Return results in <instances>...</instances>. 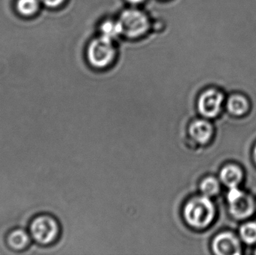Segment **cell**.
I'll list each match as a JSON object with an SVG mask.
<instances>
[{
    "instance_id": "1",
    "label": "cell",
    "mask_w": 256,
    "mask_h": 255,
    "mask_svg": "<svg viewBox=\"0 0 256 255\" xmlns=\"http://www.w3.org/2000/svg\"><path fill=\"white\" fill-rule=\"evenodd\" d=\"M184 217L190 227L203 229L208 227L214 217V207L207 196L190 199L184 208Z\"/></svg>"
},
{
    "instance_id": "2",
    "label": "cell",
    "mask_w": 256,
    "mask_h": 255,
    "mask_svg": "<svg viewBox=\"0 0 256 255\" xmlns=\"http://www.w3.org/2000/svg\"><path fill=\"white\" fill-rule=\"evenodd\" d=\"M32 239L42 246L54 244L60 235V226L56 220L49 215H39L30 223Z\"/></svg>"
},
{
    "instance_id": "3",
    "label": "cell",
    "mask_w": 256,
    "mask_h": 255,
    "mask_svg": "<svg viewBox=\"0 0 256 255\" xmlns=\"http://www.w3.org/2000/svg\"><path fill=\"white\" fill-rule=\"evenodd\" d=\"M116 50L112 40L102 36L90 43L87 56L90 64L98 68L109 65L115 58Z\"/></svg>"
},
{
    "instance_id": "4",
    "label": "cell",
    "mask_w": 256,
    "mask_h": 255,
    "mask_svg": "<svg viewBox=\"0 0 256 255\" xmlns=\"http://www.w3.org/2000/svg\"><path fill=\"white\" fill-rule=\"evenodd\" d=\"M122 34L130 38L140 37L147 31L149 21L143 12L128 9L122 13L118 19Z\"/></svg>"
},
{
    "instance_id": "5",
    "label": "cell",
    "mask_w": 256,
    "mask_h": 255,
    "mask_svg": "<svg viewBox=\"0 0 256 255\" xmlns=\"http://www.w3.org/2000/svg\"><path fill=\"white\" fill-rule=\"evenodd\" d=\"M224 100V94L216 88H209L200 95L198 109L206 118H214L219 114Z\"/></svg>"
},
{
    "instance_id": "6",
    "label": "cell",
    "mask_w": 256,
    "mask_h": 255,
    "mask_svg": "<svg viewBox=\"0 0 256 255\" xmlns=\"http://www.w3.org/2000/svg\"><path fill=\"white\" fill-rule=\"evenodd\" d=\"M213 250L219 255H238L242 252L238 240L230 233L218 235L214 241Z\"/></svg>"
},
{
    "instance_id": "7",
    "label": "cell",
    "mask_w": 256,
    "mask_h": 255,
    "mask_svg": "<svg viewBox=\"0 0 256 255\" xmlns=\"http://www.w3.org/2000/svg\"><path fill=\"white\" fill-rule=\"evenodd\" d=\"M230 204V212L238 220L248 218L254 211V202L252 198L243 193L242 196Z\"/></svg>"
},
{
    "instance_id": "8",
    "label": "cell",
    "mask_w": 256,
    "mask_h": 255,
    "mask_svg": "<svg viewBox=\"0 0 256 255\" xmlns=\"http://www.w3.org/2000/svg\"><path fill=\"white\" fill-rule=\"evenodd\" d=\"M190 137L200 144H206L213 134V129L210 123L204 120H196L189 127Z\"/></svg>"
},
{
    "instance_id": "9",
    "label": "cell",
    "mask_w": 256,
    "mask_h": 255,
    "mask_svg": "<svg viewBox=\"0 0 256 255\" xmlns=\"http://www.w3.org/2000/svg\"><path fill=\"white\" fill-rule=\"evenodd\" d=\"M32 237L30 232L24 229H16L9 232L6 241L10 250L22 251L26 250L31 244Z\"/></svg>"
},
{
    "instance_id": "10",
    "label": "cell",
    "mask_w": 256,
    "mask_h": 255,
    "mask_svg": "<svg viewBox=\"0 0 256 255\" xmlns=\"http://www.w3.org/2000/svg\"><path fill=\"white\" fill-rule=\"evenodd\" d=\"M242 176L240 169L234 166H226L220 172L221 181L230 188L237 187L242 181Z\"/></svg>"
},
{
    "instance_id": "11",
    "label": "cell",
    "mask_w": 256,
    "mask_h": 255,
    "mask_svg": "<svg viewBox=\"0 0 256 255\" xmlns=\"http://www.w3.org/2000/svg\"><path fill=\"white\" fill-rule=\"evenodd\" d=\"M227 107L233 115H242L248 111L249 103L246 97L242 94H233L228 98Z\"/></svg>"
},
{
    "instance_id": "12",
    "label": "cell",
    "mask_w": 256,
    "mask_h": 255,
    "mask_svg": "<svg viewBox=\"0 0 256 255\" xmlns=\"http://www.w3.org/2000/svg\"><path fill=\"white\" fill-rule=\"evenodd\" d=\"M40 3V0H18L16 10L22 16H32L38 10Z\"/></svg>"
},
{
    "instance_id": "13",
    "label": "cell",
    "mask_w": 256,
    "mask_h": 255,
    "mask_svg": "<svg viewBox=\"0 0 256 255\" xmlns=\"http://www.w3.org/2000/svg\"><path fill=\"white\" fill-rule=\"evenodd\" d=\"M102 35L109 40L116 38L120 34H122V27L118 21L108 20L104 22L100 27Z\"/></svg>"
},
{
    "instance_id": "14",
    "label": "cell",
    "mask_w": 256,
    "mask_h": 255,
    "mask_svg": "<svg viewBox=\"0 0 256 255\" xmlns=\"http://www.w3.org/2000/svg\"><path fill=\"white\" fill-rule=\"evenodd\" d=\"M200 190L203 196L212 197L218 194L220 190V184L215 178L212 177L204 178L200 184Z\"/></svg>"
},
{
    "instance_id": "15",
    "label": "cell",
    "mask_w": 256,
    "mask_h": 255,
    "mask_svg": "<svg viewBox=\"0 0 256 255\" xmlns=\"http://www.w3.org/2000/svg\"><path fill=\"white\" fill-rule=\"evenodd\" d=\"M240 237L245 243L252 244L256 242V223L244 225L240 231Z\"/></svg>"
},
{
    "instance_id": "16",
    "label": "cell",
    "mask_w": 256,
    "mask_h": 255,
    "mask_svg": "<svg viewBox=\"0 0 256 255\" xmlns=\"http://www.w3.org/2000/svg\"><path fill=\"white\" fill-rule=\"evenodd\" d=\"M243 193V192L239 190L238 189H237V187H232V188H230V191H228V196H227V199H228V202L231 203L233 201L236 200L238 198L242 196Z\"/></svg>"
},
{
    "instance_id": "17",
    "label": "cell",
    "mask_w": 256,
    "mask_h": 255,
    "mask_svg": "<svg viewBox=\"0 0 256 255\" xmlns=\"http://www.w3.org/2000/svg\"><path fill=\"white\" fill-rule=\"evenodd\" d=\"M40 3L48 7H56L60 6L64 0H40Z\"/></svg>"
},
{
    "instance_id": "18",
    "label": "cell",
    "mask_w": 256,
    "mask_h": 255,
    "mask_svg": "<svg viewBox=\"0 0 256 255\" xmlns=\"http://www.w3.org/2000/svg\"><path fill=\"white\" fill-rule=\"evenodd\" d=\"M131 4H140V3L142 2L144 0H128Z\"/></svg>"
},
{
    "instance_id": "19",
    "label": "cell",
    "mask_w": 256,
    "mask_h": 255,
    "mask_svg": "<svg viewBox=\"0 0 256 255\" xmlns=\"http://www.w3.org/2000/svg\"><path fill=\"white\" fill-rule=\"evenodd\" d=\"M254 156H255V161H256V149H255V154H254Z\"/></svg>"
},
{
    "instance_id": "20",
    "label": "cell",
    "mask_w": 256,
    "mask_h": 255,
    "mask_svg": "<svg viewBox=\"0 0 256 255\" xmlns=\"http://www.w3.org/2000/svg\"></svg>"
}]
</instances>
